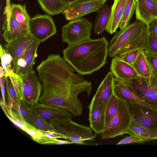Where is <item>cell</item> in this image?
Masks as SVG:
<instances>
[{"instance_id":"816d5d0a","label":"cell","mask_w":157,"mask_h":157,"mask_svg":"<svg viewBox=\"0 0 157 157\" xmlns=\"http://www.w3.org/2000/svg\"><path fill=\"white\" fill-rule=\"evenodd\" d=\"M19 0V1H21L22 0Z\"/></svg>"},{"instance_id":"83f0119b","label":"cell","mask_w":157,"mask_h":157,"mask_svg":"<svg viewBox=\"0 0 157 157\" xmlns=\"http://www.w3.org/2000/svg\"><path fill=\"white\" fill-rule=\"evenodd\" d=\"M136 6V0H126L123 16L119 28L121 30L129 24Z\"/></svg>"},{"instance_id":"1f68e13d","label":"cell","mask_w":157,"mask_h":157,"mask_svg":"<svg viewBox=\"0 0 157 157\" xmlns=\"http://www.w3.org/2000/svg\"><path fill=\"white\" fill-rule=\"evenodd\" d=\"M117 98L114 94L109 102L106 110L105 126L116 113L117 109Z\"/></svg>"},{"instance_id":"e575fe53","label":"cell","mask_w":157,"mask_h":157,"mask_svg":"<svg viewBox=\"0 0 157 157\" xmlns=\"http://www.w3.org/2000/svg\"><path fill=\"white\" fill-rule=\"evenodd\" d=\"M143 50L157 55V37L148 31L146 45Z\"/></svg>"},{"instance_id":"74e56055","label":"cell","mask_w":157,"mask_h":157,"mask_svg":"<svg viewBox=\"0 0 157 157\" xmlns=\"http://www.w3.org/2000/svg\"><path fill=\"white\" fill-rule=\"evenodd\" d=\"M15 111L21 115L28 122L33 124L29 111L25 107L21 101L19 102L17 109Z\"/></svg>"},{"instance_id":"60d3db41","label":"cell","mask_w":157,"mask_h":157,"mask_svg":"<svg viewBox=\"0 0 157 157\" xmlns=\"http://www.w3.org/2000/svg\"><path fill=\"white\" fill-rule=\"evenodd\" d=\"M6 76L0 78V84L1 88V91L2 98V100L4 105V107L5 110H6V109L8 108V107L6 103L5 98L6 93L4 84L5 82L6 81Z\"/></svg>"},{"instance_id":"7bdbcfd3","label":"cell","mask_w":157,"mask_h":157,"mask_svg":"<svg viewBox=\"0 0 157 157\" xmlns=\"http://www.w3.org/2000/svg\"><path fill=\"white\" fill-rule=\"evenodd\" d=\"M72 142L67 140H62L58 139H55L53 141L52 145H64L72 144Z\"/></svg>"},{"instance_id":"ac0fdd59","label":"cell","mask_w":157,"mask_h":157,"mask_svg":"<svg viewBox=\"0 0 157 157\" xmlns=\"http://www.w3.org/2000/svg\"><path fill=\"white\" fill-rule=\"evenodd\" d=\"M89 109L88 120L90 127L96 134H101L105 125L106 109L100 104L92 107Z\"/></svg>"},{"instance_id":"5b68a950","label":"cell","mask_w":157,"mask_h":157,"mask_svg":"<svg viewBox=\"0 0 157 157\" xmlns=\"http://www.w3.org/2000/svg\"><path fill=\"white\" fill-rule=\"evenodd\" d=\"M117 98L116 113L101 133L102 139H108L126 134L133 121L134 115L127 103Z\"/></svg>"},{"instance_id":"277c9868","label":"cell","mask_w":157,"mask_h":157,"mask_svg":"<svg viewBox=\"0 0 157 157\" xmlns=\"http://www.w3.org/2000/svg\"><path fill=\"white\" fill-rule=\"evenodd\" d=\"M49 122L52 130L72 144L80 141L94 140L96 137L90 127L76 123L72 118L56 117L50 119Z\"/></svg>"},{"instance_id":"4fadbf2b","label":"cell","mask_w":157,"mask_h":157,"mask_svg":"<svg viewBox=\"0 0 157 157\" xmlns=\"http://www.w3.org/2000/svg\"><path fill=\"white\" fill-rule=\"evenodd\" d=\"M133 120L149 130L157 126V112L135 103L127 102Z\"/></svg>"},{"instance_id":"f546056e","label":"cell","mask_w":157,"mask_h":157,"mask_svg":"<svg viewBox=\"0 0 157 157\" xmlns=\"http://www.w3.org/2000/svg\"><path fill=\"white\" fill-rule=\"evenodd\" d=\"M0 55L2 67L6 72V77L14 73L11 67V63L13 62V58L6 49H4L2 45L0 46Z\"/></svg>"},{"instance_id":"ee69618b","label":"cell","mask_w":157,"mask_h":157,"mask_svg":"<svg viewBox=\"0 0 157 157\" xmlns=\"http://www.w3.org/2000/svg\"><path fill=\"white\" fill-rule=\"evenodd\" d=\"M150 140L157 139V126L150 130Z\"/></svg>"},{"instance_id":"7dc6e473","label":"cell","mask_w":157,"mask_h":157,"mask_svg":"<svg viewBox=\"0 0 157 157\" xmlns=\"http://www.w3.org/2000/svg\"><path fill=\"white\" fill-rule=\"evenodd\" d=\"M85 141H80L75 142V144L79 145H87V144Z\"/></svg>"},{"instance_id":"c3c4849f","label":"cell","mask_w":157,"mask_h":157,"mask_svg":"<svg viewBox=\"0 0 157 157\" xmlns=\"http://www.w3.org/2000/svg\"><path fill=\"white\" fill-rule=\"evenodd\" d=\"M154 79L157 81V71L154 73Z\"/></svg>"},{"instance_id":"ba28073f","label":"cell","mask_w":157,"mask_h":157,"mask_svg":"<svg viewBox=\"0 0 157 157\" xmlns=\"http://www.w3.org/2000/svg\"><path fill=\"white\" fill-rule=\"evenodd\" d=\"M22 79L23 100L25 105H32L39 102L42 86L33 69L20 76Z\"/></svg>"},{"instance_id":"484cf974","label":"cell","mask_w":157,"mask_h":157,"mask_svg":"<svg viewBox=\"0 0 157 157\" xmlns=\"http://www.w3.org/2000/svg\"><path fill=\"white\" fill-rule=\"evenodd\" d=\"M126 134L136 136L144 140L146 142L150 140V130L133 120Z\"/></svg>"},{"instance_id":"681fc988","label":"cell","mask_w":157,"mask_h":157,"mask_svg":"<svg viewBox=\"0 0 157 157\" xmlns=\"http://www.w3.org/2000/svg\"><path fill=\"white\" fill-rule=\"evenodd\" d=\"M92 0H77V1L84 2V1H92Z\"/></svg>"},{"instance_id":"d6986e66","label":"cell","mask_w":157,"mask_h":157,"mask_svg":"<svg viewBox=\"0 0 157 157\" xmlns=\"http://www.w3.org/2000/svg\"><path fill=\"white\" fill-rule=\"evenodd\" d=\"M132 66L145 82L148 85L151 83L154 78V72L143 50L140 51Z\"/></svg>"},{"instance_id":"44dd1931","label":"cell","mask_w":157,"mask_h":157,"mask_svg":"<svg viewBox=\"0 0 157 157\" xmlns=\"http://www.w3.org/2000/svg\"><path fill=\"white\" fill-rule=\"evenodd\" d=\"M40 43L39 41L31 37L22 57L26 62V66L19 76L26 74L33 69V67L37 56V50Z\"/></svg>"},{"instance_id":"f907efd6","label":"cell","mask_w":157,"mask_h":157,"mask_svg":"<svg viewBox=\"0 0 157 157\" xmlns=\"http://www.w3.org/2000/svg\"><path fill=\"white\" fill-rule=\"evenodd\" d=\"M155 1L156 3H157V0H155Z\"/></svg>"},{"instance_id":"8fae6325","label":"cell","mask_w":157,"mask_h":157,"mask_svg":"<svg viewBox=\"0 0 157 157\" xmlns=\"http://www.w3.org/2000/svg\"><path fill=\"white\" fill-rule=\"evenodd\" d=\"M114 75L109 72L99 86L88 107L90 109L102 104L106 110L109 102L114 95Z\"/></svg>"},{"instance_id":"52a82bcc","label":"cell","mask_w":157,"mask_h":157,"mask_svg":"<svg viewBox=\"0 0 157 157\" xmlns=\"http://www.w3.org/2000/svg\"><path fill=\"white\" fill-rule=\"evenodd\" d=\"M28 31L30 36L40 43L55 34L56 29L50 15L36 14L30 18Z\"/></svg>"},{"instance_id":"cb8c5ba5","label":"cell","mask_w":157,"mask_h":157,"mask_svg":"<svg viewBox=\"0 0 157 157\" xmlns=\"http://www.w3.org/2000/svg\"><path fill=\"white\" fill-rule=\"evenodd\" d=\"M10 13L22 27L28 30L30 18L26 11L25 5L12 4L10 6Z\"/></svg>"},{"instance_id":"b9f144b4","label":"cell","mask_w":157,"mask_h":157,"mask_svg":"<svg viewBox=\"0 0 157 157\" xmlns=\"http://www.w3.org/2000/svg\"><path fill=\"white\" fill-rule=\"evenodd\" d=\"M40 130L46 136L51 139H56L62 138L64 139L63 136L58 133L56 132L53 130H50L48 131Z\"/></svg>"},{"instance_id":"6da1fadb","label":"cell","mask_w":157,"mask_h":157,"mask_svg":"<svg viewBox=\"0 0 157 157\" xmlns=\"http://www.w3.org/2000/svg\"><path fill=\"white\" fill-rule=\"evenodd\" d=\"M37 70L42 83L39 102L68 111L78 101V96L83 91L82 84L70 70L53 63L40 64Z\"/></svg>"},{"instance_id":"4316f807","label":"cell","mask_w":157,"mask_h":157,"mask_svg":"<svg viewBox=\"0 0 157 157\" xmlns=\"http://www.w3.org/2000/svg\"><path fill=\"white\" fill-rule=\"evenodd\" d=\"M6 82L7 94L8 107L9 109L16 111L19 103L21 101L18 98L9 76L6 77Z\"/></svg>"},{"instance_id":"4dcf8cb0","label":"cell","mask_w":157,"mask_h":157,"mask_svg":"<svg viewBox=\"0 0 157 157\" xmlns=\"http://www.w3.org/2000/svg\"><path fill=\"white\" fill-rule=\"evenodd\" d=\"M33 124L38 129L44 131L52 130L50 123L46 119L34 113L29 111Z\"/></svg>"},{"instance_id":"7a4b0ae2","label":"cell","mask_w":157,"mask_h":157,"mask_svg":"<svg viewBox=\"0 0 157 157\" xmlns=\"http://www.w3.org/2000/svg\"><path fill=\"white\" fill-rule=\"evenodd\" d=\"M108 45L104 36L90 38L68 45L63 50V58L79 74H91L105 64Z\"/></svg>"},{"instance_id":"bcb514c9","label":"cell","mask_w":157,"mask_h":157,"mask_svg":"<svg viewBox=\"0 0 157 157\" xmlns=\"http://www.w3.org/2000/svg\"><path fill=\"white\" fill-rule=\"evenodd\" d=\"M63 3L68 6L70 4L77 1V0H61Z\"/></svg>"},{"instance_id":"7402d4cb","label":"cell","mask_w":157,"mask_h":157,"mask_svg":"<svg viewBox=\"0 0 157 157\" xmlns=\"http://www.w3.org/2000/svg\"><path fill=\"white\" fill-rule=\"evenodd\" d=\"M112 6L104 5L98 11L93 29L97 35H101L106 30Z\"/></svg>"},{"instance_id":"9c48e42d","label":"cell","mask_w":157,"mask_h":157,"mask_svg":"<svg viewBox=\"0 0 157 157\" xmlns=\"http://www.w3.org/2000/svg\"><path fill=\"white\" fill-rule=\"evenodd\" d=\"M137 95L157 108V81L153 78L148 85L141 78L123 81Z\"/></svg>"},{"instance_id":"5bb4252c","label":"cell","mask_w":157,"mask_h":157,"mask_svg":"<svg viewBox=\"0 0 157 157\" xmlns=\"http://www.w3.org/2000/svg\"><path fill=\"white\" fill-rule=\"evenodd\" d=\"M110 69L115 78L122 81L141 78L132 65L121 59L117 56L113 57Z\"/></svg>"},{"instance_id":"603a6c76","label":"cell","mask_w":157,"mask_h":157,"mask_svg":"<svg viewBox=\"0 0 157 157\" xmlns=\"http://www.w3.org/2000/svg\"><path fill=\"white\" fill-rule=\"evenodd\" d=\"M42 9L50 15L64 13L68 6L61 0H37Z\"/></svg>"},{"instance_id":"836d02e7","label":"cell","mask_w":157,"mask_h":157,"mask_svg":"<svg viewBox=\"0 0 157 157\" xmlns=\"http://www.w3.org/2000/svg\"><path fill=\"white\" fill-rule=\"evenodd\" d=\"M9 76L10 78L18 98L22 101L23 96L22 79L21 77L15 73Z\"/></svg>"},{"instance_id":"f6af8a7d","label":"cell","mask_w":157,"mask_h":157,"mask_svg":"<svg viewBox=\"0 0 157 157\" xmlns=\"http://www.w3.org/2000/svg\"><path fill=\"white\" fill-rule=\"evenodd\" d=\"M6 72L4 68L1 66L0 67V78L6 76Z\"/></svg>"},{"instance_id":"ffe728a7","label":"cell","mask_w":157,"mask_h":157,"mask_svg":"<svg viewBox=\"0 0 157 157\" xmlns=\"http://www.w3.org/2000/svg\"><path fill=\"white\" fill-rule=\"evenodd\" d=\"M126 0H114L109 18L106 29L109 33L116 31L120 25L123 16Z\"/></svg>"},{"instance_id":"e0dca14e","label":"cell","mask_w":157,"mask_h":157,"mask_svg":"<svg viewBox=\"0 0 157 157\" xmlns=\"http://www.w3.org/2000/svg\"><path fill=\"white\" fill-rule=\"evenodd\" d=\"M31 38L29 34L26 36L7 43L6 45V49L13 58L12 69L15 73L17 70L18 61L22 58Z\"/></svg>"},{"instance_id":"f1b7e54d","label":"cell","mask_w":157,"mask_h":157,"mask_svg":"<svg viewBox=\"0 0 157 157\" xmlns=\"http://www.w3.org/2000/svg\"><path fill=\"white\" fill-rule=\"evenodd\" d=\"M29 34L28 30L22 26L11 28L5 30L3 36L5 41L8 43Z\"/></svg>"},{"instance_id":"d590c367","label":"cell","mask_w":157,"mask_h":157,"mask_svg":"<svg viewBox=\"0 0 157 157\" xmlns=\"http://www.w3.org/2000/svg\"><path fill=\"white\" fill-rule=\"evenodd\" d=\"M21 26L10 14V16H6L2 25V29L5 31L12 28L19 27Z\"/></svg>"},{"instance_id":"d4e9b609","label":"cell","mask_w":157,"mask_h":157,"mask_svg":"<svg viewBox=\"0 0 157 157\" xmlns=\"http://www.w3.org/2000/svg\"><path fill=\"white\" fill-rule=\"evenodd\" d=\"M6 115L15 125L21 129V128H28L33 130L38 129L33 124L29 123L20 114L8 108L6 109Z\"/></svg>"},{"instance_id":"30bf717a","label":"cell","mask_w":157,"mask_h":157,"mask_svg":"<svg viewBox=\"0 0 157 157\" xmlns=\"http://www.w3.org/2000/svg\"><path fill=\"white\" fill-rule=\"evenodd\" d=\"M107 0L77 1L69 4L63 13L67 20L78 19L90 13L98 11Z\"/></svg>"},{"instance_id":"7c38bea8","label":"cell","mask_w":157,"mask_h":157,"mask_svg":"<svg viewBox=\"0 0 157 157\" xmlns=\"http://www.w3.org/2000/svg\"><path fill=\"white\" fill-rule=\"evenodd\" d=\"M114 94L127 102L137 104L157 112V108L150 104L137 95L123 81L114 78Z\"/></svg>"},{"instance_id":"3957f363","label":"cell","mask_w":157,"mask_h":157,"mask_svg":"<svg viewBox=\"0 0 157 157\" xmlns=\"http://www.w3.org/2000/svg\"><path fill=\"white\" fill-rule=\"evenodd\" d=\"M147 35V25L137 20L115 32L109 43L108 56L113 57L124 52L137 48L144 50Z\"/></svg>"},{"instance_id":"9a60e30c","label":"cell","mask_w":157,"mask_h":157,"mask_svg":"<svg viewBox=\"0 0 157 157\" xmlns=\"http://www.w3.org/2000/svg\"><path fill=\"white\" fill-rule=\"evenodd\" d=\"M23 104L29 111L34 113L46 119L49 120L56 117L72 118V114L68 110L63 108L39 102L32 105Z\"/></svg>"},{"instance_id":"d6a6232c","label":"cell","mask_w":157,"mask_h":157,"mask_svg":"<svg viewBox=\"0 0 157 157\" xmlns=\"http://www.w3.org/2000/svg\"><path fill=\"white\" fill-rule=\"evenodd\" d=\"M141 50L139 48L128 50L117 56L120 59L132 65Z\"/></svg>"},{"instance_id":"f35d334b","label":"cell","mask_w":157,"mask_h":157,"mask_svg":"<svg viewBox=\"0 0 157 157\" xmlns=\"http://www.w3.org/2000/svg\"><path fill=\"white\" fill-rule=\"evenodd\" d=\"M150 65L154 73L157 71V55L144 51Z\"/></svg>"},{"instance_id":"8992f818","label":"cell","mask_w":157,"mask_h":157,"mask_svg":"<svg viewBox=\"0 0 157 157\" xmlns=\"http://www.w3.org/2000/svg\"><path fill=\"white\" fill-rule=\"evenodd\" d=\"M92 26V23L85 18L71 20L62 28V40L71 45L89 39Z\"/></svg>"},{"instance_id":"2e32d148","label":"cell","mask_w":157,"mask_h":157,"mask_svg":"<svg viewBox=\"0 0 157 157\" xmlns=\"http://www.w3.org/2000/svg\"><path fill=\"white\" fill-rule=\"evenodd\" d=\"M137 20L146 25L157 18V4L155 0H136Z\"/></svg>"},{"instance_id":"ab89813d","label":"cell","mask_w":157,"mask_h":157,"mask_svg":"<svg viewBox=\"0 0 157 157\" xmlns=\"http://www.w3.org/2000/svg\"><path fill=\"white\" fill-rule=\"evenodd\" d=\"M148 31L157 37V18L147 25Z\"/></svg>"},{"instance_id":"8d00e7d4","label":"cell","mask_w":157,"mask_h":157,"mask_svg":"<svg viewBox=\"0 0 157 157\" xmlns=\"http://www.w3.org/2000/svg\"><path fill=\"white\" fill-rule=\"evenodd\" d=\"M146 142L144 140L136 136L130 135L120 140L117 145H122L131 143H143Z\"/></svg>"}]
</instances>
